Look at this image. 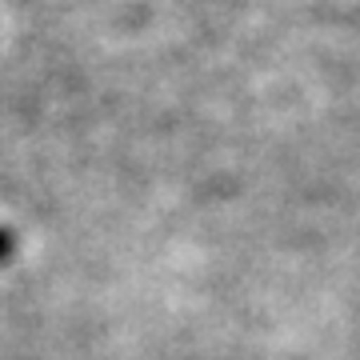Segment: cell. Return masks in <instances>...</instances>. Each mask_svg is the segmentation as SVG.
<instances>
[{
  "label": "cell",
  "mask_w": 360,
  "mask_h": 360,
  "mask_svg": "<svg viewBox=\"0 0 360 360\" xmlns=\"http://www.w3.org/2000/svg\"><path fill=\"white\" fill-rule=\"evenodd\" d=\"M13 252H16V236H13V229L0 224V260H8Z\"/></svg>",
  "instance_id": "cell-1"
}]
</instances>
